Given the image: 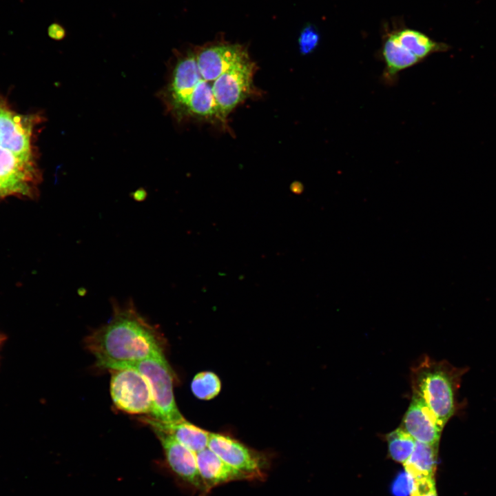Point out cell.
I'll return each mask as SVG.
<instances>
[{
  "label": "cell",
  "instance_id": "cell-1",
  "mask_svg": "<svg viewBox=\"0 0 496 496\" xmlns=\"http://www.w3.org/2000/svg\"><path fill=\"white\" fill-rule=\"evenodd\" d=\"M112 305L111 320L85 340L99 366L111 370L163 354L159 332L138 313L132 301L120 306L114 300Z\"/></svg>",
  "mask_w": 496,
  "mask_h": 496
},
{
  "label": "cell",
  "instance_id": "cell-2",
  "mask_svg": "<svg viewBox=\"0 0 496 496\" xmlns=\"http://www.w3.org/2000/svg\"><path fill=\"white\" fill-rule=\"evenodd\" d=\"M465 369L424 355L411 371L413 395L420 398L445 425L457 409V394Z\"/></svg>",
  "mask_w": 496,
  "mask_h": 496
},
{
  "label": "cell",
  "instance_id": "cell-3",
  "mask_svg": "<svg viewBox=\"0 0 496 496\" xmlns=\"http://www.w3.org/2000/svg\"><path fill=\"white\" fill-rule=\"evenodd\" d=\"M123 367L134 368L147 379L152 396V418L165 424L178 422L184 419L176 404L173 375L164 354L123 364L116 369Z\"/></svg>",
  "mask_w": 496,
  "mask_h": 496
},
{
  "label": "cell",
  "instance_id": "cell-4",
  "mask_svg": "<svg viewBox=\"0 0 496 496\" xmlns=\"http://www.w3.org/2000/svg\"><path fill=\"white\" fill-rule=\"evenodd\" d=\"M110 371V393L116 407L130 414H150L152 396L145 377L132 367Z\"/></svg>",
  "mask_w": 496,
  "mask_h": 496
},
{
  "label": "cell",
  "instance_id": "cell-5",
  "mask_svg": "<svg viewBox=\"0 0 496 496\" xmlns=\"http://www.w3.org/2000/svg\"><path fill=\"white\" fill-rule=\"evenodd\" d=\"M207 447L250 479H264L269 468V458L265 453L251 448L229 435L211 433Z\"/></svg>",
  "mask_w": 496,
  "mask_h": 496
},
{
  "label": "cell",
  "instance_id": "cell-6",
  "mask_svg": "<svg viewBox=\"0 0 496 496\" xmlns=\"http://www.w3.org/2000/svg\"><path fill=\"white\" fill-rule=\"evenodd\" d=\"M255 68L249 59L225 72L211 83L214 99L225 119L253 92Z\"/></svg>",
  "mask_w": 496,
  "mask_h": 496
},
{
  "label": "cell",
  "instance_id": "cell-7",
  "mask_svg": "<svg viewBox=\"0 0 496 496\" xmlns=\"http://www.w3.org/2000/svg\"><path fill=\"white\" fill-rule=\"evenodd\" d=\"M201 77L211 84L223 73L250 59L244 45L214 42L194 49Z\"/></svg>",
  "mask_w": 496,
  "mask_h": 496
},
{
  "label": "cell",
  "instance_id": "cell-8",
  "mask_svg": "<svg viewBox=\"0 0 496 496\" xmlns=\"http://www.w3.org/2000/svg\"><path fill=\"white\" fill-rule=\"evenodd\" d=\"M38 178L32 160L21 158L0 146V196L28 194Z\"/></svg>",
  "mask_w": 496,
  "mask_h": 496
},
{
  "label": "cell",
  "instance_id": "cell-9",
  "mask_svg": "<svg viewBox=\"0 0 496 496\" xmlns=\"http://www.w3.org/2000/svg\"><path fill=\"white\" fill-rule=\"evenodd\" d=\"M31 123L0 99V146L26 160H32Z\"/></svg>",
  "mask_w": 496,
  "mask_h": 496
},
{
  "label": "cell",
  "instance_id": "cell-10",
  "mask_svg": "<svg viewBox=\"0 0 496 496\" xmlns=\"http://www.w3.org/2000/svg\"><path fill=\"white\" fill-rule=\"evenodd\" d=\"M158 437L171 470L194 488L207 493L200 476L196 453L178 442L167 433L152 428Z\"/></svg>",
  "mask_w": 496,
  "mask_h": 496
},
{
  "label": "cell",
  "instance_id": "cell-11",
  "mask_svg": "<svg viewBox=\"0 0 496 496\" xmlns=\"http://www.w3.org/2000/svg\"><path fill=\"white\" fill-rule=\"evenodd\" d=\"M444 426L424 401L412 396L411 404L402 418V428L417 442L439 444Z\"/></svg>",
  "mask_w": 496,
  "mask_h": 496
},
{
  "label": "cell",
  "instance_id": "cell-12",
  "mask_svg": "<svg viewBox=\"0 0 496 496\" xmlns=\"http://www.w3.org/2000/svg\"><path fill=\"white\" fill-rule=\"evenodd\" d=\"M196 455L198 472L207 493L225 483L250 479L247 475L225 462L208 447Z\"/></svg>",
  "mask_w": 496,
  "mask_h": 496
},
{
  "label": "cell",
  "instance_id": "cell-13",
  "mask_svg": "<svg viewBox=\"0 0 496 496\" xmlns=\"http://www.w3.org/2000/svg\"><path fill=\"white\" fill-rule=\"evenodd\" d=\"M144 421L152 428H158L171 435L178 442L196 453L208 446L211 433L189 422L185 418L170 424L162 423L152 417L144 418Z\"/></svg>",
  "mask_w": 496,
  "mask_h": 496
},
{
  "label": "cell",
  "instance_id": "cell-14",
  "mask_svg": "<svg viewBox=\"0 0 496 496\" xmlns=\"http://www.w3.org/2000/svg\"><path fill=\"white\" fill-rule=\"evenodd\" d=\"M438 444L417 442L409 458L403 464L404 470L413 477H435Z\"/></svg>",
  "mask_w": 496,
  "mask_h": 496
},
{
  "label": "cell",
  "instance_id": "cell-15",
  "mask_svg": "<svg viewBox=\"0 0 496 496\" xmlns=\"http://www.w3.org/2000/svg\"><path fill=\"white\" fill-rule=\"evenodd\" d=\"M393 33L399 43L420 61L433 53L448 49L446 43L436 42L415 30L406 28Z\"/></svg>",
  "mask_w": 496,
  "mask_h": 496
},
{
  "label": "cell",
  "instance_id": "cell-16",
  "mask_svg": "<svg viewBox=\"0 0 496 496\" xmlns=\"http://www.w3.org/2000/svg\"><path fill=\"white\" fill-rule=\"evenodd\" d=\"M386 71L390 75L411 67L420 60L404 48L395 38L394 33L389 34L382 48Z\"/></svg>",
  "mask_w": 496,
  "mask_h": 496
},
{
  "label": "cell",
  "instance_id": "cell-17",
  "mask_svg": "<svg viewBox=\"0 0 496 496\" xmlns=\"http://www.w3.org/2000/svg\"><path fill=\"white\" fill-rule=\"evenodd\" d=\"M389 456L394 461L404 464L409 458L416 441L401 426L386 436Z\"/></svg>",
  "mask_w": 496,
  "mask_h": 496
},
{
  "label": "cell",
  "instance_id": "cell-18",
  "mask_svg": "<svg viewBox=\"0 0 496 496\" xmlns=\"http://www.w3.org/2000/svg\"><path fill=\"white\" fill-rule=\"evenodd\" d=\"M191 389L196 397L208 400L218 395L221 389V382L213 372L203 371L195 375L191 383Z\"/></svg>",
  "mask_w": 496,
  "mask_h": 496
},
{
  "label": "cell",
  "instance_id": "cell-19",
  "mask_svg": "<svg viewBox=\"0 0 496 496\" xmlns=\"http://www.w3.org/2000/svg\"><path fill=\"white\" fill-rule=\"evenodd\" d=\"M320 36L316 28L307 25L301 32L298 39L299 48L302 54L306 55L312 52L318 46Z\"/></svg>",
  "mask_w": 496,
  "mask_h": 496
},
{
  "label": "cell",
  "instance_id": "cell-20",
  "mask_svg": "<svg viewBox=\"0 0 496 496\" xmlns=\"http://www.w3.org/2000/svg\"><path fill=\"white\" fill-rule=\"evenodd\" d=\"M414 486V479L404 470L398 473L391 484L393 496H410Z\"/></svg>",
  "mask_w": 496,
  "mask_h": 496
},
{
  "label": "cell",
  "instance_id": "cell-21",
  "mask_svg": "<svg viewBox=\"0 0 496 496\" xmlns=\"http://www.w3.org/2000/svg\"><path fill=\"white\" fill-rule=\"evenodd\" d=\"M410 496H437L435 477L414 479V486Z\"/></svg>",
  "mask_w": 496,
  "mask_h": 496
},
{
  "label": "cell",
  "instance_id": "cell-22",
  "mask_svg": "<svg viewBox=\"0 0 496 496\" xmlns=\"http://www.w3.org/2000/svg\"><path fill=\"white\" fill-rule=\"evenodd\" d=\"M48 33L51 39L55 40H61L65 37L66 31L65 28L57 23H52L48 29Z\"/></svg>",
  "mask_w": 496,
  "mask_h": 496
},
{
  "label": "cell",
  "instance_id": "cell-23",
  "mask_svg": "<svg viewBox=\"0 0 496 496\" xmlns=\"http://www.w3.org/2000/svg\"><path fill=\"white\" fill-rule=\"evenodd\" d=\"M146 196L147 192L143 188H140L133 193V198L137 201H143L145 199Z\"/></svg>",
  "mask_w": 496,
  "mask_h": 496
},
{
  "label": "cell",
  "instance_id": "cell-24",
  "mask_svg": "<svg viewBox=\"0 0 496 496\" xmlns=\"http://www.w3.org/2000/svg\"><path fill=\"white\" fill-rule=\"evenodd\" d=\"M5 339H6L5 336L0 335V346H1V343L5 340Z\"/></svg>",
  "mask_w": 496,
  "mask_h": 496
},
{
  "label": "cell",
  "instance_id": "cell-25",
  "mask_svg": "<svg viewBox=\"0 0 496 496\" xmlns=\"http://www.w3.org/2000/svg\"><path fill=\"white\" fill-rule=\"evenodd\" d=\"M0 197H1V196H0Z\"/></svg>",
  "mask_w": 496,
  "mask_h": 496
}]
</instances>
